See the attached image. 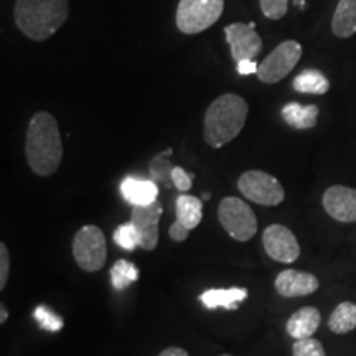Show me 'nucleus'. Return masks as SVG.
Segmentation results:
<instances>
[{"instance_id": "nucleus-1", "label": "nucleus", "mask_w": 356, "mask_h": 356, "mask_svg": "<svg viewBox=\"0 0 356 356\" xmlns=\"http://www.w3.org/2000/svg\"><path fill=\"white\" fill-rule=\"evenodd\" d=\"M25 154L30 170L38 177H50L60 168L63 144L56 119L50 113H37L30 119Z\"/></svg>"}, {"instance_id": "nucleus-2", "label": "nucleus", "mask_w": 356, "mask_h": 356, "mask_svg": "<svg viewBox=\"0 0 356 356\" xmlns=\"http://www.w3.org/2000/svg\"><path fill=\"white\" fill-rule=\"evenodd\" d=\"M68 15V0H17L13 8L15 25L33 42H44L55 35Z\"/></svg>"}, {"instance_id": "nucleus-3", "label": "nucleus", "mask_w": 356, "mask_h": 356, "mask_svg": "<svg viewBox=\"0 0 356 356\" xmlns=\"http://www.w3.org/2000/svg\"><path fill=\"white\" fill-rule=\"evenodd\" d=\"M248 102L241 96L222 95L207 109L203 122L204 142L213 149H221L239 136L248 119Z\"/></svg>"}, {"instance_id": "nucleus-4", "label": "nucleus", "mask_w": 356, "mask_h": 356, "mask_svg": "<svg viewBox=\"0 0 356 356\" xmlns=\"http://www.w3.org/2000/svg\"><path fill=\"white\" fill-rule=\"evenodd\" d=\"M225 0H180L175 22L185 35H197L208 30L221 19Z\"/></svg>"}, {"instance_id": "nucleus-5", "label": "nucleus", "mask_w": 356, "mask_h": 356, "mask_svg": "<svg viewBox=\"0 0 356 356\" xmlns=\"http://www.w3.org/2000/svg\"><path fill=\"white\" fill-rule=\"evenodd\" d=\"M218 220L231 238L246 243L257 233V218L244 200L226 197L218 207Z\"/></svg>"}, {"instance_id": "nucleus-6", "label": "nucleus", "mask_w": 356, "mask_h": 356, "mask_svg": "<svg viewBox=\"0 0 356 356\" xmlns=\"http://www.w3.org/2000/svg\"><path fill=\"white\" fill-rule=\"evenodd\" d=\"M73 256L76 264L86 273H97L108 259V246L102 229L95 225H86L74 234Z\"/></svg>"}, {"instance_id": "nucleus-7", "label": "nucleus", "mask_w": 356, "mask_h": 356, "mask_svg": "<svg viewBox=\"0 0 356 356\" xmlns=\"http://www.w3.org/2000/svg\"><path fill=\"white\" fill-rule=\"evenodd\" d=\"M238 188L244 198L262 207H277L286 198V191L277 178L262 170L244 172L238 180Z\"/></svg>"}, {"instance_id": "nucleus-8", "label": "nucleus", "mask_w": 356, "mask_h": 356, "mask_svg": "<svg viewBox=\"0 0 356 356\" xmlns=\"http://www.w3.org/2000/svg\"><path fill=\"white\" fill-rule=\"evenodd\" d=\"M302 56V47L296 40H286L266 56V60L259 63L257 78L266 84H275L282 81L291 71L296 68Z\"/></svg>"}, {"instance_id": "nucleus-9", "label": "nucleus", "mask_w": 356, "mask_h": 356, "mask_svg": "<svg viewBox=\"0 0 356 356\" xmlns=\"http://www.w3.org/2000/svg\"><path fill=\"white\" fill-rule=\"evenodd\" d=\"M262 246L274 261L292 264L299 259L300 246L296 234L284 225H270L262 233Z\"/></svg>"}, {"instance_id": "nucleus-10", "label": "nucleus", "mask_w": 356, "mask_h": 356, "mask_svg": "<svg viewBox=\"0 0 356 356\" xmlns=\"http://www.w3.org/2000/svg\"><path fill=\"white\" fill-rule=\"evenodd\" d=\"M256 24H241L236 22L225 29L226 42L231 48V56L236 63L244 60H256L262 50V40L254 30Z\"/></svg>"}, {"instance_id": "nucleus-11", "label": "nucleus", "mask_w": 356, "mask_h": 356, "mask_svg": "<svg viewBox=\"0 0 356 356\" xmlns=\"http://www.w3.org/2000/svg\"><path fill=\"white\" fill-rule=\"evenodd\" d=\"M162 204L157 200L145 207H132L131 222L140 236V248L154 251L159 244V221L162 216Z\"/></svg>"}, {"instance_id": "nucleus-12", "label": "nucleus", "mask_w": 356, "mask_h": 356, "mask_svg": "<svg viewBox=\"0 0 356 356\" xmlns=\"http://www.w3.org/2000/svg\"><path fill=\"white\" fill-rule=\"evenodd\" d=\"M322 204L328 216L340 222L356 221V190L345 185H333L323 193Z\"/></svg>"}, {"instance_id": "nucleus-13", "label": "nucleus", "mask_w": 356, "mask_h": 356, "mask_svg": "<svg viewBox=\"0 0 356 356\" xmlns=\"http://www.w3.org/2000/svg\"><path fill=\"white\" fill-rule=\"evenodd\" d=\"M275 291L287 299H296V297H305L310 293L317 292L320 286L318 279L314 274L304 273V270L286 269L275 277Z\"/></svg>"}, {"instance_id": "nucleus-14", "label": "nucleus", "mask_w": 356, "mask_h": 356, "mask_svg": "<svg viewBox=\"0 0 356 356\" xmlns=\"http://www.w3.org/2000/svg\"><path fill=\"white\" fill-rule=\"evenodd\" d=\"M121 193L127 203L132 207H145L157 202L159 186L154 180H142V178L127 177L121 184Z\"/></svg>"}, {"instance_id": "nucleus-15", "label": "nucleus", "mask_w": 356, "mask_h": 356, "mask_svg": "<svg viewBox=\"0 0 356 356\" xmlns=\"http://www.w3.org/2000/svg\"><path fill=\"white\" fill-rule=\"evenodd\" d=\"M320 322H322V315H320L318 309L302 307L287 320L286 330L293 340H305V338L314 337V333L318 330Z\"/></svg>"}, {"instance_id": "nucleus-16", "label": "nucleus", "mask_w": 356, "mask_h": 356, "mask_svg": "<svg viewBox=\"0 0 356 356\" xmlns=\"http://www.w3.org/2000/svg\"><path fill=\"white\" fill-rule=\"evenodd\" d=\"M248 291L243 287H231V289H211V291L203 292L198 297L200 302L204 305V309H226L236 310L239 307V302L246 300Z\"/></svg>"}, {"instance_id": "nucleus-17", "label": "nucleus", "mask_w": 356, "mask_h": 356, "mask_svg": "<svg viewBox=\"0 0 356 356\" xmlns=\"http://www.w3.org/2000/svg\"><path fill=\"white\" fill-rule=\"evenodd\" d=\"M320 109L318 106L309 104L302 106L299 102H289L282 108V118L284 122L289 127L297 129V131H307V129L315 127L317 124Z\"/></svg>"}, {"instance_id": "nucleus-18", "label": "nucleus", "mask_w": 356, "mask_h": 356, "mask_svg": "<svg viewBox=\"0 0 356 356\" xmlns=\"http://www.w3.org/2000/svg\"><path fill=\"white\" fill-rule=\"evenodd\" d=\"M332 32L338 38H350L356 33V0H340L333 13Z\"/></svg>"}, {"instance_id": "nucleus-19", "label": "nucleus", "mask_w": 356, "mask_h": 356, "mask_svg": "<svg viewBox=\"0 0 356 356\" xmlns=\"http://www.w3.org/2000/svg\"><path fill=\"white\" fill-rule=\"evenodd\" d=\"M177 221H180L186 229H195L202 222L203 202L193 195H180L175 203Z\"/></svg>"}, {"instance_id": "nucleus-20", "label": "nucleus", "mask_w": 356, "mask_h": 356, "mask_svg": "<svg viewBox=\"0 0 356 356\" xmlns=\"http://www.w3.org/2000/svg\"><path fill=\"white\" fill-rule=\"evenodd\" d=\"M292 86L302 95H327L328 89H330V81L322 71L309 68L297 74Z\"/></svg>"}, {"instance_id": "nucleus-21", "label": "nucleus", "mask_w": 356, "mask_h": 356, "mask_svg": "<svg viewBox=\"0 0 356 356\" xmlns=\"http://www.w3.org/2000/svg\"><path fill=\"white\" fill-rule=\"evenodd\" d=\"M328 328L333 333L343 335L350 333L356 328V304L353 302H341L337 305V309L332 312L328 318Z\"/></svg>"}, {"instance_id": "nucleus-22", "label": "nucleus", "mask_w": 356, "mask_h": 356, "mask_svg": "<svg viewBox=\"0 0 356 356\" xmlns=\"http://www.w3.org/2000/svg\"><path fill=\"white\" fill-rule=\"evenodd\" d=\"M136 280H139V269L132 262L119 259L111 269V284L115 291H126Z\"/></svg>"}, {"instance_id": "nucleus-23", "label": "nucleus", "mask_w": 356, "mask_h": 356, "mask_svg": "<svg viewBox=\"0 0 356 356\" xmlns=\"http://www.w3.org/2000/svg\"><path fill=\"white\" fill-rule=\"evenodd\" d=\"M172 154V149H168L167 152H162L159 154L157 157L152 159V162H150V177H152V180L155 184L159 185H163L165 188H172L173 186V181H172V173H173V167L170 160L167 159V155Z\"/></svg>"}, {"instance_id": "nucleus-24", "label": "nucleus", "mask_w": 356, "mask_h": 356, "mask_svg": "<svg viewBox=\"0 0 356 356\" xmlns=\"http://www.w3.org/2000/svg\"><path fill=\"white\" fill-rule=\"evenodd\" d=\"M113 238L114 243L121 249H126V251H134V249L140 248V236L131 221L119 225L114 231Z\"/></svg>"}, {"instance_id": "nucleus-25", "label": "nucleus", "mask_w": 356, "mask_h": 356, "mask_svg": "<svg viewBox=\"0 0 356 356\" xmlns=\"http://www.w3.org/2000/svg\"><path fill=\"white\" fill-rule=\"evenodd\" d=\"M33 318L37 320L40 328H43V330L60 332L61 328H63V318L47 305H38L37 309L33 310Z\"/></svg>"}, {"instance_id": "nucleus-26", "label": "nucleus", "mask_w": 356, "mask_h": 356, "mask_svg": "<svg viewBox=\"0 0 356 356\" xmlns=\"http://www.w3.org/2000/svg\"><path fill=\"white\" fill-rule=\"evenodd\" d=\"M293 356H327L323 345L315 338H305V340H296L292 346Z\"/></svg>"}, {"instance_id": "nucleus-27", "label": "nucleus", "mask_w": 356, "mask_h": 356, "mask_svg": "<svg viewBox=\"0 0 356 356\" xmlns=\"http://www.w3.org/2000/svg\"><path fill=\"white\" fill-rule=\"evenodd\" d=\"M259 3L266 19L280 20L282 17H286L289 0H259Z\"/></svg>"}, {"instance_id": "nucleus-28", "label": "nucleus", "mask_w": 356, "mask_h": 356, "mask_svg": "<svg viewBox=\"0 0 356 356\" xmlns=\"http://www.w3.org/2000/svg\"><path fill=\"white\" fill-rule=\"evenodd\" d=\"M172 181L178 191L186 193L191 188V185H193V173H188L181 167H175L172 173Z\"/></svg>"}, {"instance_id": "nucleus-29", "label": "nucleus", "mask_w": 356, "mask_h": 356, "mask_svg": "<svg viewBox=\"0 0 356 356\" xmlns=\"http://www.w3.org/2000/svg\"><path fill=\"white\" fill-rule=\"evenodd\" d=\"M8 270H10V256L6 243H0V289H6Z\"/></svg>"}, {"instance_id": "nucleus-30", "label": "nucleus", "mask_w": 356, "mask_h": 356, "mask_svg": "<svg viewBox=\"0 0 356 356\" xmlns=\"http://www.w3.org/2000/svg\"><path fill=\"white\" fill-rule=\"evenodd\" d=\"M168 234H170V238L173 239V241L184 243L185 239L188 238L190 229H186L180 221H175V222H172L170 229H168Z\"/></svg>"}, {"instance_id": "nucleus-31", "label": "nucleus", "mask_w": 356, "mask_h": 356, "mask_svg": "<svg viewBox=\"0 0 356 356\" xmlns=\"http://www.w3.org/2000/svg\"><path fill=\"white\" fill-rule=\"evenodd\" d=\"M257 70H259V65H257L254 60H244L236 63V71H238V74H241V76L257 74Z\"/></svg>"}, {"instance_id": "nucleus-32", "label": "nucleus", "mask_w": 356, "mask_h": 356, "mask_svg": "<svg viewBox=\"0 0 356 356\" xmlns=\"http://www.w3.org/2000/svg\"><path fill=\"white\" fill-rule=\"evenodd\" d=\"M159 356H188V353L184 348H178V346H170V348H165L160 351Z\"/></svg>"}, {"instance_id": "nucleus-33", "label": "nucleus", "mask_w": 356, "mask_h": 356, "mask_svg": "<svg viewBox=\"0 0 356 356\" xmlns=\"http://www.w3.org/2000/svg\"><path fill=\"white\" fill-rule=\"evenodd\" d=\"M7 318H8V312L6 309V305L2 304L0 305V323H6Z\"/></svg>"}, {"instance_id": "nucleus-34", "label": "nucleus", "mask_w": 356, "mask_h": 356, "mask_svg": "<svg viewBox=\"0 0 356 356\" xmlns=\"http://www.w3.org/2000/svg\"><path fill=\"white\" fill-rule=\"evenodd\" d=\"M211 198V195L210 193H204L203 195V200H204V202H208V200H210Z\"/></svg>"}, {"instance_id": "nucleus-35", "label": "nucleus", "mask_w": 356, "mask_h": 356, "mask_svg": "<svg viewBox=\"0 0 356 356\" xmlns=\"http://www.w3.org/2000/svg\"><path fill=\"white\" fill-rule=\"evenodd\" d=\"M221 356H231V355H221Z\"/></svg>"}]
</instances>
